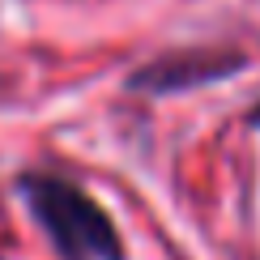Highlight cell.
I'll list each match as a JSON object with an SVG mask.
<instances>
[{
	"label": "cell",
	"mask_w": 260,
	"mask_h": 260,
	"mask_svg": "<svg viewBox=\"0 0 260 260\" xmlns=\"http://www.w3.org/2000/svg\"><path fill=\"white\" fill-rule=\"evenodd\" d=\"M239 69V56H167L133 77V90H183L197 81H218L222 73Z\"/></svg>",
	"instance_id": "cell-2"
},
{
	"label": "cell",
	"mask_w": 260,
	"mask_h": 260,
	"mask_svg": "<svg viewBox=\"0 0 260 260\" xmlns=\"http://www.w3.org/2000/svg\"><path fill=\"white\" fill-rule=\"evenodd\" d=\"M252 120H256V124H260V107H256V115H252Z\"/></svg>",
	"instance_id": "cell-3"
},
{
	"label": "cell",
	"mask_w": 260,
	"mask_h": 260,
	"mask_svg": "<svg viewBox=\"0 0 260 260\" xmlns=\"http://www.w3.org/2000/svg\"><path fill=\"white\" fill-rule=\"evenodd\" d=\"M21 197L64 260H124L120 231L103 213V205L77 183L56 175H26Z\"/></svg>",
	"instance_id": "cell-1"
}]
</instances>
